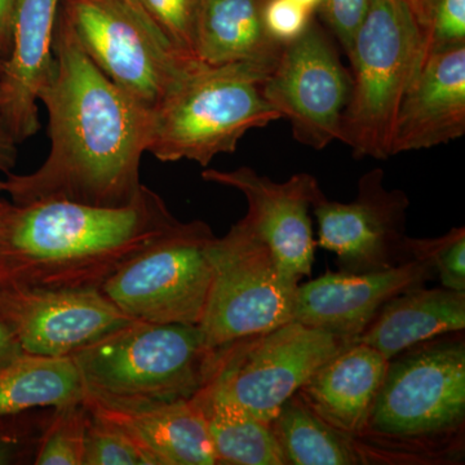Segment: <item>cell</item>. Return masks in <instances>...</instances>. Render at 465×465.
<instances>
[{
	"label": "cell",
	"mask_w": 465,
	"mask_h": 465,
	"mask_svg": "<svg viewBox=\"0 0 465 465\" xmlns=\"http://www.w3.org/2000/svg\"><path fill=\"white\" fill-rule=\"evenodd\" d=\"M54 57L39 92L50 121V154L32 173L5 174V194L15 206L43 201L131 203L143 186L140 166L148 153L152 110L92 63L61 14Z\"/></svg>",
	"instance_id": "1"
},
{
	"label": "cell",
	"mask_w": 465,
	"mask_h": 465,
	"mask_svg": "<svg viewBox=\"0 0 465 465\" xmlns=\"http://www.w3.org/2000/svg\"><path fill=\"white\" fill-rule=\"evenodd\" d=\"M179 224L163 198L145 185L119 207L11 204L0 234V283L100 290Z\"/></svg>",
	"instance_id": "2"
},
{
	"label": "cell",
	"mask_w": 465,
	"mask_h": 465,
	"mask_svg": "<svg viewBox=\"0 0 465 465\" xmlns=\"http://www.w3.org/2000/svg\"><path fill=\"white\" fill-rule=\"evenodd\" d=\"M463 332L420 342L388 361L365 430L357 437L384 464H451L463 459Z\"/></svg>",
	"instance_id": "3"
},
{
	"label": "cell",
	"mask_w": 465,
	"mask_h": 465,
	"mask_svg": "<svg viewBox=\"0 0 465 465\" xmlns=\"http://www.w3.org/2000/svg\"><path fill=\"white\" fill-rule=\"evenodd\" d=\"M272 70L258 64L193 61L152 112L148 153L163 163L189 161L202 167L234 153L249 131L281 119L262 92Z\"/></svg>",
	"instance_id": "4"
},
{
	"label": "cell",
	"mask_w": 465,
	"mask_h": 465,
	"mask_svg": "<svg viewBox=\"0 0 465 465\" xmlns=\"http://www.w3.org/2000/svg\"><path fill=\"white\" fill-rule=\"evenodd\" d=\"M351 92L341 140L356 159L391 157L403 97L425 61V38L406 0H371L349 54Z\"/></svg>",
	"instance_id": "5"
},
{
	"label": "cell",
	"mask_w": 465,
	"mask_h": 465,
	"mask_svg": "<svg viewBox=\"0 0 465 465\" xmlns=\"http://www.w3.org/2000/svg\"><path fill=\"white\" fill-rule=\"evenodd\" d=\"M211 354L198 326L131 321L72 358L87 390L171 401L192 399L206 384Z\"/></svg>",
	"instance_id": "6"
},
{
	"label": "cell",
	"mask_w": 465,
	"mask_h": 465,
	"mask_svg": "<svg viewBox=\"0 0 465 465\" xmlns=\"http://www.w3.org/2000/svg\"><path fill=\"white\" fill-rule=\"evenodd\" d=\"M213 275L198 327L208 347L271 331L292 321L298 281L241 219L210 246Z\"/></svg>",
	"instance_id": "7"
},
{
	"label": "cell",
	"mask_w": 465,
	"mask_h": 465,
	"mask_svg": "<svg viewBox=\"0 0 465 465\" xmlns=\"http://www.w3.org/2000/svg\"><path fill=\"white\" fill-rule=\"evenodd\" d=\"M79 45L110 81L154 110L195 58L174 50L131 0H61Z\"/></svg>",
	"instance_id": "8"
},
{
	"label": "cell",
	"mask_w": 465,
	"mask_h": 465,
	"mask_svg": "<svg viewBox=\"0 0 465 465\" xmlns=\"http://www.w3.org/2000/svg\"><path fill=\"white\" fill-rule=\"evenodd\" d=\"M348 344L333 333L291 321L213 349L206 384L272 423L281 407Z\"/></svg>",
	"instance_id": "9"
},
{
	"label": "cell",
	"mask_w": 465,
	"mask_h": 465,
	"mask_svg": "<svg viewBox=\"0 0 465 465\" xmlns=\"http://www.w3.org/2000/svg\"><path fill=\"white\" fill-rule=\"evenodd\" d=\"M215 238L201 220L180 222L100 291L131 320L198 326L213 282L210 246Z\"/></svg>",
	"instance_id": "10"
},
{
	"label": "cell",
	"mask_w": 465,
	"mask_h": 465,
	"mask_svg": "<svg viewBox=\"0 0 465 465\" xmlns=\"http://www.w3.org/2000/svg\"><path fill=\"white\" fill-rule=\"evenodd\" d=\"M262 92L302 145L323 150L341 140L351 75L317 24L311 21L302 35L283 45Z\"/></svg>",
	"instance_id": "11"
},
{
	"label": "cell",
	"mask_w": 465,
	"mask_h": 465,
	"mask_svg": "<svg viewBox=\"0 0 465 465\" xmlns=\"http://www.w3.org/2000/svg\"><path fill=\"white\" fill-rule=\"evenodd\" d=\"M410 200L401 189H388L384 171L363 173L353 201H330L324 193L314 202L317 244L335 255L342 273H372L410 262L406 234Z\"/></svg>",
	"instance_id": "12"
},
{
	"label": "cell",
	"mask_w": 465,
	"mask_h": 465,
	"mask_svg": "<svg viewBox=\"0 0 465 465\" xmlns=\"http://www.w3.org/2000/svg\"><path fill=\"white\" fill-rule=\"evenodd\" d=\"M0 318L27 354L72 357L130 317L100 290L0 286Z\"/></svg>",
	"instance_id": "13"
},
{
	"label": "cell",
	"mask_w": 465,
	"mask_h": 465,
	"mask_svg": "<svg viewBox=\"0 0 465 465\" xmlns=\"http://www.w3.org/2000/svg\"><path fill=\"white\" fill-rule=\"evenodd\" d=\"M202 179L244 195L249 204L244 220L284 273L298 282L312 274L317 242L311 211L323 193L313 174L296 173L277 183L253 168L242 166L232 171L207 168Z\"/></svg>",
	"instance_id": "14"
},
{
	"label": "cell",
	"mask_w": 465,
	"mask_h": 465,
	"mask_svg": "<svg viewBox=\"0 0 465 465\" xmlns=\"http://www.w3.org/2000/svg\"><path fill=\"white\" fill-rule=\"evenodd\" d=\"M432 269L419 260L372 273H326L298 284L292 321L356 341L382 305L412 287L434 280Z\"/></svg>",
	"instance_id": "15"
},
{
	"label": "cell",
	"mask_w": 465,
	"mask_h": 465,
	"mask_svg": "<svg viewBox=\"0 0 465 465\" xmlns=\"http://www.w3.org/2000/svg\"><path fill=\"white\" fill-rule=\"evenodd\" d=\"M84 405L96 418L125 430L158 465H215L203 412L188 400L127 399L85 388Z\"/></svg>",
	"instance_id": "16"
},
{
	"label": "cell",
	"mask_w": 465,
	"mask_h": 465,
	"mask_svg": "<svg viewBox=\"0 0 465 465\" xmlns=\"http://www.w3.org/2000/svg\"><path fill=\"white\" fill-rule=\"evenodd\" d=\"M61 0H17L11 54L0 70V119L18 143L41 128L39 92L54 65Z\"/></svg>",
	"instance_id": "17"
},
{
	"label": "cell",
	"mask_w": 465,
	"mask_h": 465,
	"mask_svg": "<svg viewBox=\"0 0 465 465\" xmlns=\"http://www.w3.org/2000/svg\"><path fill=\"white\" fill-rule=\"evenodd\" d=\"M465 134V45L425 58L401 103L391 157L432 149Z\"/></svg>",
	"instance_id": "18"
},
{
	"label": "cell",
	"mask_w": 465,
	"mask_h": 465,
	"mask_svg": "<svg viewBox=\"0 0 465 465\" xmlns=\"http://www.w3.org/2000/svg\"><path fill=\"white\" fill-rule=\"evenodd\" d=\"M387 367L388 360L374 348L351 341L326 361L298 393L326 423L360 437Z\"/></svg>",
	"instance_id": "19"
},
{
	"label": "cell",
	"mask_w": 465,
	"mask_h": 465,
	"mask_svg": "<svg viewBox=\"0 0 465 465\" xmlns=\"http://www.w3.org/2000/svg\"><path fill=\"white\" fill-rule=\"evenodd\" d=\"M465 292L412 287L388 300L356 339L391 360L420 342L464 331Z\"/></svg>",
	"instance_id": "20"
},
{
	"label": "cell",
	"mask_w": 465,
	"mask_h": 465,
	"mask_svg": "<svg viewBox=\"0 0 465 465\" xmlns=\"http://www.w3.org/2000/svg\"><path fill=\"white\" fill-rule=\"evenodd\" d=\"M265 0H201L195 24V60L208 65L258 64L273 69L283 45L266 32Z\"/></svg>",
	"instance_id": "21"
},
{
	"label": "cell",
	"mask_w": 465,
	"mask_h": 465,
	"mask_svg": "<svg viewBox=\"0 0 465 465\" xmlns=\"http://www.w3.org/2000/svg\"><path fill=\"white\" fill-rule=\"evenodd\" d=\"M287 465L381 464L374 449L326 423L299 393L272 420Z\"/></svg>",
	"instance_id": "22"
},
{
	"label": "cell",
	"mask_w": 465,
	"mask_h": 465,
	"mask_svg": "<svg viewBox=\"0 0 465 465\" xmlns=\"http://www.w3.org/2000/svg\"><path fill=\"white\" fill-rule=\"evenodd\" d=\"M193 397L203 412L217 464L287 465L271 423L211 385Z\"/></svg>",
	"instance_id": "23"
},
{
	"label": "cell",
	"mask_w": 465,
	"mask_h": 465,
	"mask_svg": "<svg viewBox=\"0 0 465 465\" xmlns=\"http://www.w3.org/2000/svg\"><path fill=\"white\" fill-rule=\"evenodd\" d=\"M84 391L72 357L24 353L0 367V418L81 402Z\"/></svg>",
	"instance_id": "24"
},
{
	"label": "cell",
	"mask_w": 465,
	"mask_h": 465,
	"mask_svg": "<svg viewBox=\"0 0 465 465\" xmlns=\"http://www.w3.org/2000/svg\"><path fill=\"white\" fill-rule=\"evenodd\" d=\"M92 415L84 401L52 409L33 463L84 465Z\"/></svg>",
	"instance_id": "25"
},
{
	"label": "cell",
	"mask_w": 465,
	"mask_h": 465,
	"mask_svg": "<svg viewBox=\"0 0 465 465\" xmlns=\"http://www.w3.org/2000/svg\"><path fill=\"white\" fill-rule=\"evenodd\" d=\"M410 260L430 266L440 287L465 292V229H450L437 238H409Z\"/></svg>",
	"instance_id": "26"
},
{
	"label": "cell",
	"mask_w": 465,
	"mask_h": 465,
	"mask_svg": "<svg viewBox=\"0 0 465 465\" xmlns=\"http://www.w3.org/2000/svg\"><path fill=\"white\" fill-rule=\"evenodd\" d=\"M84 465L158 464L155 459L121 427L92 415L85 440Z\"/></svg>",
	"instance_id": "27"
},
{
	"label": "cell",
	"mask_w": 465,
	"mask_h": 465,
	"mask_svg": "<svg viewBox=\"0 0 465 465\" xmlns=\"http://www.w3.org/2000/svg\"><path fill=\"white\" fill-rule=\"evenodd\" d=\"M183 56L194 58L195 24L201 0H131Z\"/></svg>",
	"instance_id": "28"
},
{
	"label": "cell",
	"mask_w": 465,
	"mask_h": 465,
	"mask_svg": "<svg viewBox=\"0 0 465 465\" xmlns=\"http://www.w3.org/2000/svg\"><path fill=\"white\" fill-rule=\"evenodd\" d=\"M50 412H45V415L24 412L0 418V465L34 460Z\"/></svg>",
	"instance_id": "29"
},
{
	"label": "cell",
	"mask_w": 465,
	"mask_h": 465,
	"mask_svg": "<svg viewBox=\"0 0 465 465\" xmlns=\"http://www.w3.org/2000/svg\"><path fill=\"white\" fill-rule=\"evenodd\" d=\"M425 58L465 45V0H430L424 25Z\"/></svg>",
	"instance_id": "30"
},
{
	"label": "cell",
	"mask_w": 465,
	"mask_h": 465,
	"mask_svg": "<svg viewBox=\"0 0 465 465\" xmlns=\"http://www.w3.org/2000/svg\"><path fill=\"white\" fill-rule=\"evenodd\" d=\"M371 0H322L320 9L324 23L338 38L347 56L353 47L354 36L362 25Z\"/></svg>",
	"instance_id": "31"
},
{
	"label": "cell",
	"mask_w": 465,
	"mask_h": 465,
	"mask_svg": "<svg viewBox=\"0 0 465 465\" xmlns=\"http://www.w3.org/2000/svg\"><path fill=\"white\" fill-rule=\"evenodd\" d=\"M311 14L292 0H265L262 7L266 32L283 45L302 35L311 24Z\"/></svg>",
	"instance_id": "32"
},
{
	"label": "cell",
	"mask_w": 465,
	"mask_h": 465,
	"mask_svg": "<svg viewBox=\"0 0 465 465\" xmlns=\"http://www.w3.org/2000/svg\"><path fill=\"white\" fill-rule=\"evenodd\" d=\"M17 143L0 119V207L7 206L9 203L5 200V179L2 176L11 173L16 164Z\"/></svg>",
	"instance_id": "33"
},
{
	"label": "cell",
	"mask_w": 465,
	"mask_h": 465,
	"mask_svg": "<svg viewBox=\"0 0 465 465\" xmlns=\"http://www.w3.org/2000/svg\"><path fill=\"white\" fill-rule=\"evenodd\" d=\"M17 0H0V60L5 63L11 54L14 20Z\"/></svg>",
	"instance_id": "34"
},
{
	"label": "cell",
	"mask_w": 465,
	"mask_h": 465,
	"mask_svg": "<svg viewBox=\"0 0 465 465\" xmlns=\"http://www.w3.org/2000/svg\"><path fill=\"white\" fill-rule=\"evenodd\" d=\"M25 353L5 321L0 318V367L7 365Z\"/></svg>",
	"instance_id": "35"
},
{
	"label": "cell",
	"mask_w": 465,
	"mask_h": 465,
	"mask_svg": "<svg viewBox=\"0 0 465 465\" xmlns=\"http://www.w3.org/2000/svg\"><path fill=\"white\" fill-rule=\"evenodd\" d=\"M406 2L409 3L410 8L414 12L419 25L421 26V29H424L430 0H406Z\"/></svg>",
	"instance_id": "36"
},
{
	"label": "cell",
	"mask_w": 465,
	"mask_h": 465,
	"mask_svg": "<svg viewBox=\"0 0 465 465\" xmlns=\"http://www.w3.org/2000/svg\"><path fill=\"white\" fill-rule=\"evenodd\" d=\"M292 2L298 3L302 7L308 9L309 12H313L320 7L322 0H292Z\"/></svg>",
	"instance_id": "37"
},
{
	"label": "cell",
	"mask_w": 465,
	"mask_h": 465,
	"mask_svg": "<svg viewBox=\"0 0 465 465\" xmlns=\"http://www.w3.org/2000/svg\"><path fill=\"white\" fill-rule=\"evenodd\" d=\"M12 203H8L7 206L0 207V234H2L3 225H5V216H7V213L9 207H11Z\"/></svg>",
	"instance_id": "38"
},
{
	"label": "cell",
	"mask_w": 465,
	"mask_h": 465,
	"mask_svg": "<svg viewBox=\"0 0 465 465\" xmlns=\"http://www.w3.org/2000/svg\"><path fill=\"white\" fill-rule=\"evenodd\" d=\"M2 66H3V61L0 60V70H2Z\"/></svg>",
	"instance_id": "39"
},
{
	"label": "cell",
	"mask_w": 465,
	"mask_h": 465,
	"mask_svg": "<svg viewBox=\"0 0 465 465\" xmlns=\"http://www.w3.org/2000/svg\"><path fill=\"white\" fill-rule=\"evenodd\" d=\"M0 286H2V283H0Z\"/></svg>",
	"instance_id": "40"
}]
</instances>
